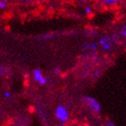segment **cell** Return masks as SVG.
I'll return each mask as SVG.
<instances>
[{
  "label": "cell",
  "instance_id": "cell-5",
  "mask_svg": "<svg viewBox=\"0 0 126 126\" xmlns=\"http://www.w3.org/2000/svg\"><path fill=\"white\" fill-rule=\"evenodd\" d=\"M102 3L106 6H113L116 4V0H103Z\"/></svg>",
  "mask_w": 126,
  "mask_h": 126
},
{
  "label": "cell",
  "instance_id": "cell-13",
  "mask_svg": "<svg viewBox=\"0 0 126 126\" xmlns=\"http://www.w3.org/2000/svg\"><path fill=\"white\" fill-rule=\"evenodd\" d=\"M107 126H114V124H113L112 122H108V123H107Z\"/></svg>",
  "mask_w": 126,
  "mask_h": 126
},
{
  "label": "cell",
  "instance_id": "cell-6",
  "mask_svg": "<svg viewBox=\"0 0 126 126\" xmlns=\"http://www.w3.org/2000/svg\"><path fill=\"white\" fill-rule=\"evenodd\" d=\"M102 49L105 51H108V50H110L112 49V42H109V43H105V44L102 45L101 46Z\"/></svg>",
  "mask_w": 126,
  "mask_h": 126
},
{
  "label": "cell",
  "instance_id": "cell-18",
  "mask_svg": "<svg viewBox=\"0 0 126 126\" xmlns=\"http://www.w3.org/2000/svg\"><path fill=\"white\" fill-rule=\"evenodd\" d=\"M12 1H14V0H12Z\"/></svg>",
  "mask_w": 126,
  "mask_h": 126
},
{
  "label": "cell",
  "instance_id": "cell-14",
  "mask_svg": "<svg viewBox=\"0 0 126 126\" xmlns=\"http://www.w3.org/2000/svg\"><path fill=\"white\" fill-rule=\"evenodd\" d=\"M60 126H64V123H63V122H61V124H60Z\"/></svg>",
  "mask_w": 126,
  "mask_h": 126
},
{
  "label": "cell",
  "instance_id": "cell-11",
  "mask_svg": "<svg viewBox=\"0 0 126 126\" xmlns=\"http://www.w3.org/2000/svg\"><path fill=\"white\" fill-rule=\"evenodd\" d=\"M4 96L6 97V98H9V97L11 96V94L9 92H5V94H4Z\"/></svg>",
  "mask_w": 126,
  "mask_h": 126
},
{
  "label": "cell",
  "instance_id": "cell-16",
  "mask_svg": "<svg viewBox=\"0 0 126 126\" xmlns=\"http://www.w3.org/2000/svg\"><path fill=\"white\" fill-rule=\"evenodd\" d=\"M103 0H97V2H100V3H102Z\"/></svg>",
  "mask_w": 126,
  "mask_h": 126
},
{
  "label": "cell",
  "instance_id": "cell-12",
  "mask_svg": "<svg viewBox=\"0 0 126 126\" xmlns=\"http://www.w3.org/2000/svg\"><path fill=\"white\" fill-rule=\"evenodd\" d=\"M54 72H55L56 74H58L59 72H60V68H59V67H57V68H55V70H54Z\"/></svg>",
  "mask_w": 126,
  "mask_h": 126
},
{
  "label": "cell",
  "instance_id": "cell-2",
  "mask_svg": "<svg viewBox=\"0 0 126 126\" xmlns=\"http://www.w3.org/2000/svg\"><path fill=\"white\" fill-rule=\"evenodd\" d=\"M86 100H87V104H88V105L90 106V108H91L94 112H95V113H100L101 106H100V104L97 102L96 100L94 99V98H93V97H87Z\"/></svg>",
  "mask_w": 126,
  "mask_h": 126
},
{
  "label": "cell",
  "instance_id": "cell-15",
  "mask_svg": "<svg viewBox=\"0 0 126 126\" xmlns=\"http://www.w3.org/2000/svg\"><path fill=\"white\" fill-rule=\"evenodd\" d=\"M123 0H116V2H122Z\"/></svg>",
  "mask_w": 126,
  "mask_h": 126
},
{
  "label": "cell",
  "instance_id": "cell-8",
  "mask_svg": "<svg viewBox=\"0 0 126 126\" xmlns=\"http://www.w3.org/2000/svg\"><path fill=\"white\" fill-rule=\"evenodd\" d=\"M85 13H86V15H87V16H90V15L93 13V8L91 7V6H87V7L85 8Z\"/></svg>",
  "mask_w": 126,
  "mask_h": 126
},
{
  "label": "cell",
  "instance_id": "cell-1",
  "mask_svg": "<svg viewBox=\"0 0 126 126\" xmlns=\"http://www.w3.org/2000/svg\"><path fill=\"white\" fill-rule=\"evenodd\" d=\"M56 116L58 117L59 120H61L63 123H66L68 119V110L63 105H59L56 109Z\"/></svg>",
  "mask_w": 126,
  "mask_h": 126
},
{
  "label": "cell",
  "instance_id": "cell-4",
  "mask_svg": "<svg viewBox=\"0 0 126 126\" xmlns=\"http://www.w3.org/2000/svg\"><path fill=\"white\" fill-rule=\"evenodd\" d=\"M113 41L109 38V37H107V36H104V37H102V38H100L99 39V41H98V44L99 45H104V44H105V43H109V42H112Z\"/></svg>",
  "mask_w": 126,
  "mask_h": 126
},
{
  "label": "cell",
  "instance_id": "cell-3",
  "mask_svg": "<svg viewBox=\"0 0 126 126\" xmlns=\"http://www.w3.org/2000/svg\"><path fill=\"white\" fill-rule=\"evenodd\" d=\"M33 78H34V80L38 83H40L41 85H45L47 83V79H45L42 73L41 72L40 69H34L33 70Z\"/></svg>",
  "mask_w": 126,
  "mask_h": 126
},
{
  "label": "cell",
  "instance_id": "cell-10",
  "mask_svg": "<svg viewBox=\"0 0 126 126\" xmlns=\"http://www.w3.org/2000/svg\"><path fill=\"white\" fill-rule=\"evenodd\" d=\"M122 35L124 37H125V35H126V26L125 25L123 27V30H122Z\"/></svg>",
  "mask_w": 126,
  "mask_h": 126
},
{
  "label": "cell",
  "instance_id": "cell-17",
  "mask_svg": "<svg viewBox=\"0 0 126 126\" xmlns=\"http://www.w3.org/2000/svg\"><path fill=\"white\" fill-rule=\"evenodd\" d=\"M5 1H7V0H5Z\"/></svg>",
  "mask_w": 126,
  "mask_h": 126
},
{
  "label": "cell",
  "instance_id": "cell-7",
  "mask_svg": "<svg viewBox=\"0 0 126 126\" xmlns=\"http://www.w3.org/2000/svg\"><path fill=\"white\" fill-rule=\"evenodd\" d=\"M6 8H7V2L5 0H0V9L5 10Z\"/></svg>",
  "mask_w": 126,
  "mask_h": 126
},
{
  "label": "cell",
  "instance_id": "cell-9",
  "mask_svg": "<svg viewBox=\"0 0 126 126\" xmlns=\"http://www.w3.org/2000/svg\"><path fill=\"white\" fill-rule=\"evenodd\" d=\"M89 47H90V49H91V50H95L97 49V45H96V43H95V42H92V43H90Z\"/></svg>",
  "mask_w": 126,
  "mask_h": 126
}]
</instances>
